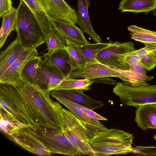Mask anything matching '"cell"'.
Masks as SVG:
<instances>
[{"label": "cell", "instance_id": "cell-33", "mask_svg": "<svg viewBox=\"0 0 156 156\" xmlns=\"http://www.w3.org/2000/svg\"><path fill=\"white\" fill-rule=\"evenodd\" d=\"M12 7L11 0H0V17L9 12Z\"/></svg>", "mask_w": 156, "mask_h": 156}, {"label": "cell", "instance_id": "cell-16", "mask_svg": "<svg viewBox=\"0 0 156 156\" xmlns=\"http://www.w3.org/2000/svg\"><path fill=\"white\" fill-rule=\"evenodd\" d=\"M55 30L66 40L78 44H88L83 32L76 25L57 20H53Z\"/></svg>", "mask_w": 156, "mask_h": 156}, {"label": "cell", "instance_id": "cell-13", "mask_svg": "<svg viewBox=\"0 0 156 156\" xmlns=\"http://www.w3.org/2000/svg\"><path fill=\"white\" fill-rule=\"evenodd\" d=\"M5 136L13 142L36 154L44 156L50 155L51 154L23 127L15 134Z\"/></svg>", "mask_w": 156, "mask_h": 156}, {"label": "cell", "instance_id": "cell-2", "mask_svg": "<svg viewBox=\"0 0 156 156\" xmlns=\"http://www.w3.org/2000/svg\"><path fill=\"white\" fill-rule=\"evenodd\" d=\"M132 134L112 129L98 131L90 140L94 156L126 154L132 152Z\"/></svg>", "mask_w": 156, "mask_h": 156}, {"label": "cell", "instance_id": "cell-29", "mask_svg": "<svg viewBox=\"0 0 156 156\" xmlns=\"http://www.w3.org/2000/svg\"><path fill=\"white\" fill-rule=\"evenodd\" d=\"M47 44L48 51L46 55L51 54L57 50L65 48L66 41L55 30L44 39L43 43Z\"/></svg>", "mask_w": 156, "mask_h": 156}, {"label": "cell", "instance_id": "cell-36", "mask_svg": "<svg viewBox=\"0 0 156 156\" xmlns=\"http://www.w3.org/2000/svg\"><path fill=\"white\" fill-rule=\"evenodd\" d=\"M153 15L156 16V11H154L153 12Z\"/></svg>", "mask_w": 156, "mask_h": 156}, {"label": "cell", "instance_id": "cell-30", "mask_svg": "<svg viewBox=\"0 0 156 156\" xmlns=\"http://www.w3.org/2000/svg\"><path fill=\"white\" fill-rule=\"evenodd\" d=\"M140 62L143 67L147 71L154 69L156 66L155 60L151 53L142 58Z\"/></svg>", "mask_w": 156, "mask_h": 156}, {"label": "cell", "instance_id": "cell-14", "mask_svg": "<svg viewBox=\"0 0 156 156\" xmlns=\"http://www.w3.org/2000/svg\"><path fill=\"white\" fill-rule=\"evenodd\" d=\"M31 48L24 47L17 36L15 40L0 53V76L10 67L22 53Z\"/></svg>", "mask_w": 156, "mask_h": 156}, {"label": "cell", "instance_id": "cell-18", "mask_svg": "<svg viewBox=\"0 0 156 156\" xmlns=\"http://www.w3.org/2000/svg\"><path fill=\"white\" fill-rule=\"evenodd\" d=\"M90 3V0H78L77 24L83 32L87 34L96 43H99L101 40L94 31L89 19L88 8Z\"/></svg>", "mask_w": 156, "mask_h": 156}, {"label": "cell", "instance_id": "cell-1", "mask_svg": "<svg viewBox=\"0 0 156 156\" xmlns=\"http://www.w3.org/2000/svg\"><path fill=\"white\" fill-rule=\"evenodd\" d=\"M50 95V92L21 80L16 87L0 83V108L15 120L26 125L64 130L62 116Z\"/></svg>", "mask_w": 156, "mask_h": 156}, {"label": "cell", "instance_id": "cell-22", "mask_svg": "<svg viewBox=\"0 0 156 156\" xmlns=\"http://www.w3.org/2000/svg\"><path fill=\"white\" fill-rule=\"evenodd\" d=\"M41 56H37L29 60L24 66L20 75L21 80L36 88H40L37 80V72L40 62Z\"/></svg>", "mask_w": 156, "mask_h": 156}, {"label": "cell", "instance_id": "cell-5", "mask_svg": "<svg viewBox=\"0 0 156 156\" xmlns=\"http://www.w3.org/2000/svg\"><path fill=\"white\" fill-rule=\"evenodd\" d=\"M56 107L62 115L65 124L64 134L71 144L83 155L94 156L90 144V134L84 125L70 111L55 101Z\"/></svg>", "mask_w": 156, "mask_h": 156}, {"label": "cell", "instance_id": "cell-23", "mask_svg": "<svg viewBox=\"0 0 156 156\" xmlns=\"http://www.w3.org/2000/svg\"><path fill=\"white\" fill-rule=\"evenodd\" d=\"M17 9L12 7L2 16V21L0 32V48L4 45L11 32L16 30Z\"/></svg>", "mask_w": 156, "mask_h": 156}, {"label": "cell", "instance_id": "cell-10", "mask_svg": "<svg viewBox=\"0 0 156 156\" xmlns=\"http://www.w3.org/2000/svg\"><path fill=\"white\" fill-rule=\"evenodd\" d=\"M52 20L67 22L76 25L77 13L64 0H37Z\"/></svg>", "mask_w": 156, "mask_h": 156}, {"label": "cell", "instance_id": "cell-32", "mask_svg": "<svg viewBox=\"0 0 156 156\" xmlns=\"http://www.w3.org/2000/svg\"><path fill=\"white\" fill-rule=\"evenodd\" d=\"M139 153L145 156H156V147L155 146H137Z\"/></svg>", "mask_w": 156, "mask_h": 156}, {"label": "cell", "instance_id": "cell-9", "mask_svg": "<svg viewBox=\"0 0 156 156\" xmlns=\"http://www.w3.org/2000/svg\"><path fill=\"white\" fill-rule=\"evenodd\" d=\"M66 78L47 58H44L40 62L37 69V80L39 86L42 90L50 92Z\"/></svg>", "mask_w": 156, "mask_h": 156}, {"label": "cell", "instance_id": "cell-20", "mask_svg": "<svg viewBox=\"0 0 156 156\" xmlns=\"http://www.w3.org/2000/svg\"><path fill=\"white\" fill-rule=\"evenodd\" d=\"M22 0L30 9L37 20L44 38L55 30L53 20L47 16L37 0Z\"/></svg>", "mask_w": 156, "mask_h": 156}, {"label": "cell", "instance_id": "cell-15", "mask_svg": "<svg viewBox=\"0 0 156 156\" xmlns=\"http://www.w3.org/2000/svg\"><path fill=\"white\" fill-rule=\"evenodd\" d=\"M53 91L71 102L91 110L102 108L104 105L103 102L85 95L82 90L71 89Z\"/></svg>", "mask_w": 156, "mask_h": 156}, {"label": "cell", "instance_id": "cell-11", "mask_svg": "<svg viewBox=\"0 0 156 156\" xmlns=\"http://www.w3.org/2000/svg\"><path fill=\"white\" fill-rule=\"evenodd\" d=\"M50 94L68 108L81 122L89 131L91 138L98 131L108 129L99 120L87 114L80 106L67 100L53 91L50 92Z\"/></svg>", "mask_w": 156, "mask_h": 156}, {"label": "cell", "instance_id": "cell-17", "mask_svg": "<svg viewBox=\"0 0 156 156\" xmlns=\"http://www.w3.org/2000/svg\"><path fill=\"white\" fill-rule=\"evenodd\" d=\"M135 121L143 130L156 129V104L145 105L136 108Z\"/></svg>", "mask_w": 156, "mask_h": 156}, {"label": "cell", "instance_id": "cell-3", "mask_svg": "<svg viewBox=\"0 0 156 156\" xmlns=\"http://www.w3.org/2000/svg\"><path fill=\"white\" fill-rule=\"evenodd\" d=\"M23 128L51 154L70 156L83 155L69 141L64 130L32 125Z\"/></svg>", "mask_w": 156, "mask_h": 156}, {"label": "cell", "instance_id": "cell-24", "mask_svg": "<svg viewBox=\"0 0 156 156\" xmlns=\"http://www.w3.org/2000/svg\"><path fill=\"white\" fill-rule=\"evenodd\" d=\"M128 30L131 32V39L143 43L145 46H156V32L131 25Z\"/></svg>", "mask_w": 156, "mask_h": 156}, {"label": "cell", "instance_id": "cell-25", "mask_svg": "<svg viewBox=\"0 0 156 156\" xmlns=\"http://www.w3.org/2000/svg\"><path fill=\"white\" fill-rule=\"evenodd\" d=\"M0 130L5 136L17 133L21 128L29 126L15 120L0 108Z\"/></svg>", "mask_w": 156, "mask_h": 156}, {"label": "cell", "instance_id": "cell-12", "mask_svg": "<svg viewBox=\"0 0 156 156\" xmlns=\"http://www.w3.org/2000/svg\"><path fill=\"white\" fill-rule=\"evenodd\" d=\"M36 48H31L22 53L10 67L0 76V83L16 87L21 82L20 75L28 62L37 56Z\"/></svg>", "mask_w": 156, "mask_h": 156}, {"label": "cell", "instance_id": "cell-27", "mask_svg": "<svg viewBox=\"0 0 156 156\" xmlns=\"http://www.w3.org/2000/svg\"><path fill=\"white\" fill-rule=\"evenodd\" d=\"M66 48L71 61L76 70L83 68L88 62L78 45L66 40Z\"/></svg>", "mask_w": 156, "mask_h": 156}, {"label": "cell", "instance_id": "cell-7", "mask_svg": "<svg viewBox=\"0 0 156 156\" xmlns=\"http://www.w3.org/2000/svg\"><path fill=\"white\" fill-rule=\"evenodd\" d=\"M136 50L132 42L123 43L116 41L114 44L106 48L98 55L99 62L119 70H128L130 66L122 59V55Z\"/></svg>", "mask_w": 156, "mask_h": 156}, {"label": "cell", "instance_id": "cell-34", "mask_svg": "<svg viewBox=\"0 0 156 156\" xmlns=\"http://www.w3.org/2000/svg\"><path fill=\"white\" fill-rule=\"evenodd\" d=\"M83 110L89 115L98 119V120L106 121L108 119L100 115L92 110L87 108L81 106Z\"/></svg>", "mask_w": 156, "mask_h": 156}, {"label": "cell", "instance_id": "cell-35", "mask_svg": "<svg viewBox=\"0 0 156 156\" xmlns=\"http://www.w3.org/2000/svg\"><path fill=\"white\" fill-rule=\"evenodd\" d=\"M156 62V51L151 53Z\"/></svg>", "mask_w": 156, "mask_h": 156}, {"label": "cell", "instance_id": "cell-21", "mask_svg": "<svg viewBox=\"0 0 156 156\" xmlns=\"http://www.w3.org/2000/svg\"><path fill=\"white\" fill-rule=\"evenodd\" d=\"M156 9V0H122L118 9L121 12L147 13Z\"/></svg>", "mask_w": 156, "mask_h": 156}, {"label": "cell", "instance_id": "cell-26", "mask_svg": "<svg viewBox=\"0 0 156 156\" xmlns=\"http://www.w3.org/2000/svg\"><path fill=\"white\" fill-rule=\"evenodd\" d=\"M116 42H100L93 44L90 43L77 44L79 46L88 63L98 62L97 57L98 54L104 49L115 44Z\"/></svg>", "mask_w": 156, "mask_h": 156}, {"label": "cell", "instance_id": "cell-31", "mask_svg": "<svg viewBox=\"0 0 156 156\" xmlns=\"http://www.w3.org/2000/svg\"><path fill=\"white\" fill-rule=\"evenodd\" d=\"M156 51V46H145V47L138 50L126 53L127 55H137L141 58L148 54Z\"/></svg>", "mask_w": 156, "mask_h": 156}, {"label": "cell", "instance_id": "cell-6", "mask_svg": "<svg viewBox=\"0 0 156 156\" xmlns=\"http://www.w3.org/2000/svg\"><path fill=\"white\" fill-rule=\"evenodd\" d=\"M113 92L128 106L136 108L145 105L156 104V85L133 87L118 82L113 88Z\"/></svg>", "mask_w": 156, "mask_h": 156}, {"label": "cell", "instance_id": "cell-37", "mask_svg": "<svg viewBox=\"0 0 156 156\" xmlns=\"http://www.w3.org/2000/svg\"><path fill=\"white\" fill-rule=\"evenodd\" d=\"M153 137L156 141V133L154 135Z\"/></svg>", "mask_w": 156, "mask_h": 156}, {"label": "cell", "instance_id": "cell-28", "mask_svg": "<svg viewBox=\"0 0 156 156\" xmlns=\"http://www.w3.org/2000/svg\"><path fill=\"white\" fill-rule=\"evenodd\" d=\"M93 83L92 80L88 79H77L66 78L64 79L53 90L71 89L87 90Z\"/></svg>", "mask_w": 156, "mask_h": 156}, {"label": "cell", "instance_id": "cell-8", "mask_svg": "<svg viewBox=\"0 0 156 156\" xmlns=\"http://www.w3.org/2000/svg\"><path fill=\"white\" fill-rule=\"evenodd\" d=\"M128 70L115 69L98 62H90L83 69L76 70L72 72L67 78L92 80L101 77H115L120 78L123 83H126L127 81Z\"/></svg>", "mask_w": 156, "mask_h": 156}, {"label": "cell", "instance_id": "cell-19", "mask_svg": "<svg viewBox=\"0 0 156 156\" xmlns=\"http://www.w3.org/2000/svg\"><path fill=\"white\" fill-rule=\"evenodd\" d=\"M42 55L57 67L66 78L76 70L66 48L58 49L49 55L43 53Z\"/></svg>", "mask_w": 156, "mask_h": 156}, {"label": "cell", "instance_id": "cell-4", "mask_svg": "<svg viewBox=\"0 0 156 156\" xmlns=\"http://www.w3.org/2000/svg\"><path fill=\"white\" fill-rule=\"evenodd\" d=\"M23 45L36 48L43 44L44 36L39 24L31 10L22 0L17 8L16 30Z\"/></svg>", "mask_w": 156, "mask_h": 156}]
</instances>
